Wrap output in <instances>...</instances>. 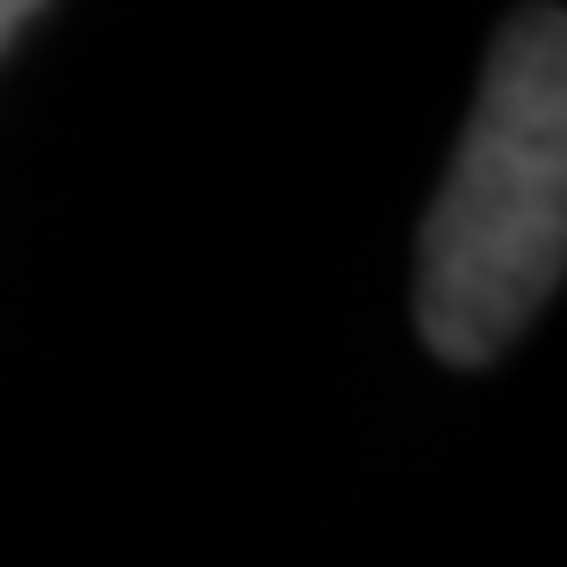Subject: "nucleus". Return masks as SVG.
<instances>
[{
  "mask_svg": "<svg viewBox=\"0 0 567 567\" xmlns=\"http://www.w3.org/2000/svg\"><path fill=\"white\" fill-rule=\"evenodd\" d=\"M38 8H44V0H0V52H8V38H16V30L38 16Z\"/></svg>",
  "mask_w": 567,
  "mask_h": 567,
  "instance_id": "f03ea898",
  "label": "nucleus"
},
{
  "mask_svg": "<svg viewBox=\"0 0 567 567\" xmlns=\"http://www.w3.org/2000/svg\"><path fill=\"white\" fill-rule=\"evenodd\" d=\"M567 266V16L516 8L486 52L450 177L421 221L413 324L450 369H486Z\"/></svg>",
  "mask_w": 567,
  "mask_h": 567,
  "instance_id": "f257e3e1",
  "label": "nucleus"
}]
</instances>
